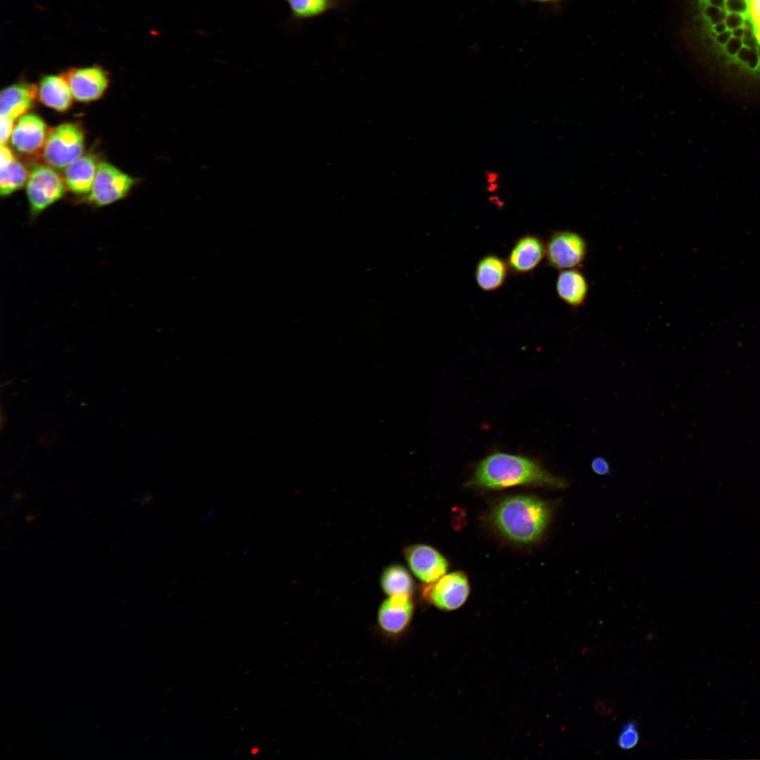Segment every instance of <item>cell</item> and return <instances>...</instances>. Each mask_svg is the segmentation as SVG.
I'll return each instance as SVG.
<instances>
[{
    "label": "cell",
    "instance_id": "cell-1",
    "mask_svg": "<svg viewBox=\"0 0 760 760\" xmlns=\"http://www.w3.org/2000/svg\"><path fill=\"white\" fill-rule=\"evenodd\" d=\"M469 484L486 490L517 486L564 488L568 482L531 458L497 452L483 458L476 467Z\"/></svg>",
    "mask_w": 760,
    "mask_h": 760
},
{
    "label": "cell",
    "instance_id": "cell-2",
    "mask_svg": "<svg viewBox=\"0 0 760 760\" xmlns=\"http://www.w3.org/2000/svg\"><path fill=\"white\" fill-rule=\"evenodd\" d=\"M553 514L550 502L538 497L519 495L503 498L493 507L490 519L505 538L520 544L538 541Z\"/></svg>",
    "mask_w": 760,
    "mask_h": 760
},
{
    "label": "cell",
    "instance_id": "cell-3",
    "mask_svg": "<svg viewBox=\"0 0 760 760\" xmlns=\"http://www.w3.org/2000/svg\"><path fill=\"white\" fill-rule=\"evenodd\" d=\"M83 148L82 130L75 124L64 123L49 132L44 145L43 155L49 165L62 169L80 158Z\"/></svg>",
    "mask_w": 760,
    "mask_h": 760
},
{
    "label": "cell",
    "instance_id": "cell-4",
    "mask_svg": "<svg viewBox=\"0 0 760 760\" xmlns=\"http://www.w3.org/2000/svg\"><path fill=\"white\" fill-rule=\"evenodd\" d=\"M26 193L34 217L63 196L65 185L54 170L39 165L32 170L28 177Z\"/></svg>",
    "mask_w": 760,
    "mask_h": 760
},
{
    "label": "cell",
    "instance_id": "cell-5",
    "mask_svg": "<svg viewBox=\"0 0 760 760\" xmlns=\"http://www.w3.org/2000/svg\"><path fill=\"white\" fill-rule=\"evenodd\" d=\"M136 182L108 163L100 162L87 201L98 207L110 204L125 197Z\"/></svg>",
    "mask_w": 760,
    "mask_h": 760
},
{
    "label": "cell",
    "instance_id": "cell-6",
    "mask_svg": "<svg viewBox=\"0 0 760 760\" xmlns=\"http://www.w3.org/2000/svg\"><path fill=\"white\" fill-rule=\"evenodd\" d=\"M587 253L585 240L571 231L555 232L545 245L548 265L561 270L578 267L584 261Z\"/></svg>",
    "mask_w": 760,
    "mask_h": 760
},
{
    "label": "cell",
    "instance_id": "cell-7",
    "mask_svg": "<svg viewBox=\"0 0 760 760\" xmlns=\"http://www.w3.org/2000/svg\"><path fill=\"white\" fill-rule=\"evenodd\" d=\"M422 588V595L436 607L451 611L460 607L467 600L469 585L466 575L454 571L443 575L433 583Z\"/></svg>",
    "mask_w": 760,
    "mask_h": 760
},
{
    "label": "cell",
    "instance_id": "cell-8",
    "mask_svg": "<svg viewBox=\"0 0 760 760\" xmlns=\"http://www.w3.org/2000/svg\"><path fill=\"white\" fill-rule=\"evenodd\" d=\"M414 613L412 595L389 596L380 605L377 623L380 631L390 638H398L409 626Z\"/></svg>",
    "mask_w": 760,
    "mask_h": 760
},
{
    "label": "cell",
    "instance_id": "cell-9",
    "mask_svg": "<svg viewBox=\"0 0 760 760\" xmlns=\"http://www.w3.org/2000/svg\"><path fill=\"white\" fill-rule=\"evenodd\" d=\"M414 575L424 583H433L446 573V559L433 547L424 544L410 545L403 551Z\"/></svg>",
    "mask_w": 760,
    "mask_h": 760
},
{
    "label": "cell",
    "instance_id": "cell-10",
    "mask_svg": "<svg viewBox=\"0 0 760 760\" xmlns=\"http://www.w3.org/2000/svg\"><path fill=\"white\" fill-rule=\"evenodd\" d=\"M63 76L72 97L79 101L88 102L98 99L108 84L106 72L98 66L72 68Z\"/></svg>",
    "mask_w": 760,
    "mask_h": 760
},
{
    "label": "cell",
    "instance_id": "cell-11",
    "mask_svg": "<svg viewBox=\"0 0 760 760\" xmlns=\"http://www.w3.org/2000/svg\"><path fill=\"white\" fill-rule=\"evenodd\" d=\"M46 133V125L39 117L25 115L20 117L13 129L11 144L21 153H32L44 145Z\"/></svg>",
    "mask_w": 760,
    "mask_h": 760
},
{
    "label": "cell",
    "instance_id": "cell-12",
    "mask_svg": "<svg viewBox=\"0 0 760 760\" xmlns=\"http://www.w3.org/2000/svg\"><path fill=\"white\" fill-rule=\"evenodd\" d=\"M545 255V246L534 235L520 238L512 249L508 259V267L516 274L528 272L535 269Z\"/></svg>",
    "mask_w": 760,
    "mask_h": 760
},
{
    "label": "cell",
    "instance_id": "cell-13",
    "mask_svg": "<svg viewBox=\"0 0 760 760\" xmlns=\"http://www.w3.org/2000/svg\"><path fill=\"white\" fill-rule=\"evenodd\" d=\"M37 94L35 85L25 83L15 84L3 89L0 94L1 117L15 120L32 106Z\"/></svg>",
    "mask_w": 760,
    "mask_h": 760
},
{
    "label": "cell",
    "instance_id": "cell-14",
    "mask_svg": "<svg viewBox=\"0 0 760 760\" xmlns=\"http://www.w3.org/2000/svg\"><path fill=\"white\" fill-rule=\"evenodd\" d=\"M96 170L95 158L91 155L81 156L65 167V183L72 192L77 194H89Z\"/></svg>",
    "mask_w": 760,
    "mask_h": 760
},
{
    "label": "cell",
    "instance_id": "cell-15",
    "mask_svg": "<svg viewBox=\"0 0 760 760\" xmlns=\"http://www.w3.org/2000/svg\"><path fill=\"white\" fill-rule=\"evenodd\" d=\"M557 293L569 305L576 307L584 303L588 293V284L583 274L576 268L562 270L556 282Z\"/></svg>",
    "mask_w": 760,
    "mask_h": 760
},
{
    "label": "cell",
    "instance_id": "cell-16",
    "mask_svg": "<svg viewBox=\"0 0 760 760\" xmlns=\"http://www.w3.org/2000/svg\"><path fill=\"white\" fill-rule=\"evenodd\" d=\"M39 97L45 106L63 112L70 106L72 95L63 75H48L40 82Z\"/></svg>",
    "mask_w": 760,
    "mask_h": 760
},
{
    "label": "cell",
    "instance_id": "cell-17",
    "mask_svg": "<svg viewBox=\"0 0 760 760\" xmlns=\"http://www.w3.org/2000/svg\"><path fill=\"white\" fill-rule=\"evenodd\" d=\"M507 263L496 255H488L480 260L475 271L476 281L482 290L494 291L505 281Z\"/></svg>",
    "mask_w": 760,
    "mask_h": 760
},
{
    "label": "cell",
    "instance_id": "cell-18",
    "mask_svg": "<svg viewBox=\"0 0 760 760\" xmlns=\"http://www.w3.org/2000/svg\"><path fill=\"white\" fill-rule=\"evenodd\" d=\"M380 584L383 591L388 596L412 595L414 591V581L410 574L398 564H391L383 570Z\"/></svg>",
    "mask_w": 760,
    "mask_h": 760
},
{
    "label": "cell",
    "instance_id": "cell-19",
    "mask_svg": "<svg viewBox=\"0 0 760 760\" xmlns=\"http://www.w3.org/2000/svg\"><path fill=\"white\" fill-rule=\"evenodd\" d=\"M293 18L305 20L321 15L338 8L339 0H286Z\"/></svg>",
    "mask_w": 760,
    "mask_h": 760
},
{
    "label": "cell",
    "instance_id": "cell-20",
    "mask_svg": "<svg viewBox=\"0 0 760 760\" xmlns=\"http://www.w3.org/2000/svg\"><path fill=\"white\" fill-rule=\"evenodd\" d=\"M0 169V193L2 196L20 189L28 180L25 167L15 159Z\"/></svg>",
    "mask_w": 760,
    "mask_h": 760
},
{
    "label": "cell",
    "instance_id": "cell-21",
    "mask_svg": "<svg viewBox=\"0 0 760 760\" xmlns=\"http://www.w3.org/2000/svg\"><path fill=\"white\" fill-rule=\"evenodd\" d=\"M639 741V733L635 721H628L623 727L618 737V745L622 749L633 748Z\"/></svg>",
    "mask_w": 760,
    "mask_h": 760
},
{
    "label": "cell",
    "instance_id": "cell-22",
    "mask_svg": "<svg viewBox=\"0 0 760 760\" xmlns=\"http://www.w3.org/2000/svg\"><path fill=\"white\" fill-rule=\"evenodd\" d=\"M735 56L751 69H756L760 65L758 49L754 48L742 46Z\"/></svg>",
    "mask_w": 760,
    "mask_h": 760
},
{
    "label": "cell",
    "instance_id": "cell-23",
    "mask_svg": "<svg viewBox=\"0 0 760 760\" xmlns=\"http://www.w3.org/2000/svg\"><path fill=\"white\" fill-rule=\"evenodd\" d=\"M748 11L745 17L749 18L754 26V32L760 43V0H747Z\"/></svg>",
    "mask_w": 760,
    "mask_h": 760
},
{
    "label": "cell",
    "instance_id": "cell-24",
    "mask_svg": "<svg viewBox=\"0 0 760 760\" xmlns=\"http://www.w3.org/2000/svg\"><path fill=\"white\" fill-rule=\"evenodd\" d=\"M725 10L727 13H737L745 17L748 11L747 0H726Z\"/></svg>",
    "mask_w": 760,
    "mask_h": 760
},
{
    "label": "cell",
    "instance_id": "cell-25",
    "mask_svg": "<svg viewBox=\"0 0 760 760\" xmlns=\"http://www.w3.org/2000/svg\"><path fill=\"white\" fill-rule=\"evenodd\" d=\"M591 468L595 473L601 476L607 475L611 471L608 461L602 456H597L592 460Z\"/></svg>",
    "mask_w": 760,
    "mask_h": 760
},
{
    "label": "cell",
    "instance_id": "cell-26",
    "mask_svg": "<svg viewBox=\"0 0 760 760\" xmlns=\"http://www.w3.org/2000/svg\"><path fill=\"white\" fill-rule=\"evenodd\" d=\"M744 22L745 16L737 13H727L724 21L727 29L731 31L736 28L743 27Z\"/></svg>",
    "mask_w": 760,
    "mask_h": 760
},
{
    "label": "cell",
    "instance_id": "cell-27",
    "mask_svg": "<svg viewBox=\"0 0 760 760\" xmlns=\"http://www.w3.org/2000/svg\"><path fill=\"white\" fill-rule=\"evenodd\" d=\"M13 120L6 117H1L0 141L1 144H4L11 136L13 132Z\"/></svg>",
    "mask_w": 760,
    "mask_h": 760
},
{
    "label": "cell",
    "instance_id": "cell-28",
    "mask_svg": "<svg viewBox=\"0 0 760 760\" xmlns=\"http://www.w3.org/2000/svg\"><path fill=\"white\" fill-rule=\"evenodd\" d=\"M742 46V39L732 36L725 45V48L729 55L735 56Z\"/></svg>",
    "mask_w": 760,
    "mask_h": 760
},
{
    "label": "cell",
    "instance_id": "cell-29",
    "mask_svg": "<svg viewBox=\"0 0 760 760\" xmlns=\"http://www.w3.org/2000/svg\"><path fill=\"white\" fill-rule=\"evenodd\" d=\"M0 157V167H4L14 159L10 148L4 144H1Z\"/></svg>",
    "mask_w": 760,
    "mask_h": 760
},
{
    "label": "cell",
    "instance_id": "cell-30",
    "mask_svg": "<svg viewBox=\"0 0 760 760\" xmlns=\"http://www.w3.org/2000/svg\"><path fill=\"white\" fill-rule=\"evenodd\" d=\"M731 37L732 31L727 30L722 33L718 34L714 39L719 44L725 46Z\"/></svg>",
    "mask_w": 760,
    "mask_h": 760
},
{
    "label": "cell",
    "instance_id": "cell-31",
    "mask_svg": "<svg viewBox=\"0 0 760 760\" xmlns=\"http://www.w3.org/2000/svg\"><path fill=\"white\" fill-rule=\"evenodd\" d=\"M727 30H728L727 27H726L724 22H721V23H718L713 25V28H712L713 33H716V34L722 33V32H725Z\"/></svg>",
    "mask_w": 760,
    "mask_h": 760
},
{
    "label": "cell",
    "instance_id": "cell-32",
    "mask_svg": "<svg viewBox=\"0 0 760 760\" xmlns=\"http://www.w3.org/2000/svg\"><path fill=\"white\" fill-rule=\"evenodd\" d=\"M486 181L489 184L496 183L498 179V175L492 171H488L486 173Z\"/></svg>",
    "mask_w": 760,
    "mask_h": 760
},
{
    "label": "cell",
    "instance_id": "cell-33",
    "mask_svg": "<svg viewBox=\"0 0 760 760\" xmlns=\"http://www.w3.org/2000/svg\"><path fill=\"white\" fill-rule=\"evenodd\" d=\"M744 35V27H738L732 30V36L742 39Z\"/></svg>",
    "mask_w": 760,
    "mask_h": 760
},
{
    "label": "cell",
    "instance_id": "cell-34",
    "mask_svg": "<svg viewBox=\"0 0 760 760\" xmlns=\"http://www.w3.org/2000/svg\"><path fill=\"white\" fill-rule=\"evenodd\" d=\"M526 1L539 2V3H549V2L556 1H558V0H526Z\"/></svg>",
    "mask_w": 760,
    "mask_h": 760
}]
</instances>
